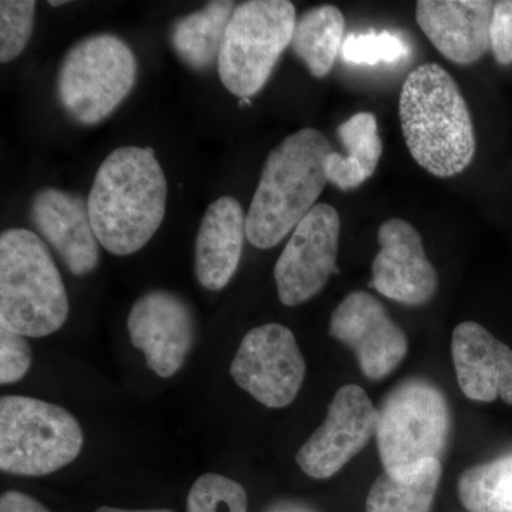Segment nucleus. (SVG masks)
<instances>
[{
  "label": "nucleus",
  "instance_id": "a878e982",
  "mask_svg": "<svg viewBox=\"0 0 512 512\" xmlns=\"http://www.w3.org/2000/svg\"><path fill=\"white\" fill-rule=\"evenodd\" d=\"M35 15L33 0L0 2V62L10 63L22 55L32 36Z\"/></svg>",
  "mask_w": 512,
  "mask_h": 512
},
{
  "label": "nucleus",
  "instance_id": "f257e3e1",
  "mask_svg": "<svg viewBox=\"0 0 512 512\" xmlns=\"http://www.w3.org/2000/svg\"><path fill=\"white\" fill-rule=\"evenodd\" d=\"M87 208L97 241L110 254L127 256L146 247L167 208V180L154 151H111L94 177Z\"/></svg>",
  "mask_w": 512,
  "mask_h": 512
},
{
  "label": "nucleus",
  "instance_id": "c85d7f7f",
  "mask_svg": "<svg viewBox=\"0 0 512 512\" xmlns=\"http://www.w3.org/2000/svg\"><path fill=\"white\" fill-rule=\"evenodd\" d=\"M0 512H50L35 498L20 491H6L0 498Z\"/></svg>",
  "mask_w": 512,
  "mask_h": 512
},
{
  "label": "nucleus",
  "instance_id": "7ed1b4c3",
  "mask_svg": "<svg viewBox=\"0 0 512 512\" xmlns=\"http://www.w3.org/2000/svg\"><path fill=\"white\" fill-rule=\"evenodd\" d=\"M332 151L320 131L302 128L268 154L247 214L252 247H276L313 210L328 183L325 163Z\"/></svg>",
  "mask_w": 512,
  "mask_h": 512
},
{
  "label": "nucleus",
  "instance_id": "412c9836",
  "mask_svg": "<svg viewBox=\"0 0 512 512\" xmlns=\"http://www.w3.org/2000/svg\"><path fill=\"white\" fill-rule=\"evenodd\" d=\"M345 16L332 5L306 10L296 19L292 50L316 79L328 76L345 42Z\"/></svg>",
  "mask_w": 512,
  "mask_h": 512
},
{
  "label": "nucleus",
  "instance_id": "aec40b11",
  "mask_svg": "<svg viewBox=\"0 0 512 512\" xmlns=\"http://www.w3.org/2000/svg\"><path fill=\"white\" fill-rule=\"evenodd\" d=\"M235 8L234 2L217 0L174 23L171 45L191 70L208 72L218 66L222 40Z\"/></svg>",
  "mask_w": 512,
  "mask_h": 512
},
{
  "label": "nucleus",
  "instance_id": "2eb2a0df",
  "mask_svg": "<svg viewBox=\"0 0 512 512\" xmlns=\"http://www.w3.org/2000/svg\"><path fill=\"white\" fill-rule=\"evenodd\" d=\"M30 220L52 245L74 276L89 275L99 266V241L87 202L79 194L47 187L30 202Z\"/></svg>",
  "mask_w": 512,
  "mask_h": 512
},
{
  "label": "nucleus",
  "instance_id": "4468645a",
  "mask_svg": "<svg viewBox=\"0 0 512 512\" xmlns=\"http://www.w3.org/2000/svg\"><path fill=\"white\" fill-rule=\"evenodd\" d=\"M380 251L372 265V285L403 305H424L439 288V275L427 258L423 238L410 222L392 218L377 232Z\"/></svg>",
  "mask_w": 512,
  "mask_h": 512
},
{
  "label": "nucleus",
  "instance_id": "9b49d317",
  "mask_svg": "<svg viewBox=\"0 0 512 512\" xmlns=\"http://www.w3.org/2000/svg\"><path fill=\"white\" fill-rule=\"evenodd\" d=\"M377 424L379 409L365 390L346 384L330 402L325 421L299 448L296 464L316 480L333 477L376 436Z\"/></svg>",
  "mask_w": 512,
  "mask_h": 512
},
{
  "label": "nucleus",
  "instance_id": "2f4dec72",
  "mask_svg": "<svg viewBox=\"0 0 512 512\" xmlns=\"http://www.w3.org/2000/svg\"><path fill=\"white\" fill-rule=\"evenodd\" d=\"M67 2H64V0H60V2H49V5L50 6H55V8H57V6H63V5H66Z\"/></svg>",
  "mask_w": 512,
  "mask_h": 512
},
{
  "label": "nucleus",
  "instance_id": "39448f33",
  "mask_svg": "<svg viewBox=\"0 0 512 512\" xmlns=\"http://www.w3.org/2000/svg\"><path fill=\"white\" fill-rule=\"evenodd\" d=\"M82 426L57 404L28 396L0 400V468L12 476L42 477L82 453Z\"/></svg>",
  "mask_w": 512,
  "mask_h": 512
},
{
  "label": "nucleus",
  "instance_id": "b1692460",
  "mask_svg": "<svg viewBox=\"0 0 512 512\" xmlns=\"http://www.w3.org/2000/svg\"><path fill=\"white\" fill-rule=\"evenodd\" d=\"M187 512H248L247 491L222 474H204L192 484Z\"/></svg>",
  "mask_w": 512,
  "mask_h": 512
},
{
  "label": "nucleus",
  "instance_id": "9d476101",
  "mask_svg": "<svg viewBox=\"0 0 512 512\" xmlns=\"http://www.w3.org/2000/svg\"><path fill=\"white\" fill-rule=\"evenodd\" d=\"M339 237V212L325 202L316 204L293 229L274 271L285 306L308 302L325 288L330 276L338 274Z\"/></svg>",
  "mask_w": 512,
  "mask_h": 512
},
{
  "label": "nucleus",
  "instance_id": "c756f323",
  "mask_svg": "<svg viewBox=\"0 0 512 512\" xmlns=\"http://www.w3.org/2000/svg\"><path fill=\"white\" fill-rule=\"evenodd\" d=\"M264 512H318L315 508L311 507L302 501L284 500L272 504L271 507L266 508Z\"/></svg>",
  "mask_w": 512,
  "mask_h": 512
},
{
  "label": "nucleus",
  "instance_id": "ddd939ff",
  "mask_svg": "<svg viewBox=\"0 0 512 512\" xmlns=\"http://www.w3.org/2000/svg\"><path fill=\"white\" fill-rule=\"evenodd\" d=\"M329 333L356 355L363 375L370 380L389 376L409 350L406 333L379 299L370 293H349L332 313Z\"/></svg>",
  "mask_w": 512,
  "mask_h": 512
},
{
  "label": "nucleus",
  "instance_id": "4be33fe9",
  "mask_svg": "<svg viewBox=\"0 0 512 512\" xmlns=\"http://www.w3.org/2000/svg\"><path fill=\"white\" fill-rule=\"evenodd\" d=\"M440 478V460L423 461L402 476L383 471L370 487L366 512H430Z\"/></svg>",
  "mask_w": 512,
  "mask_h": 512
},
{
  "label": "nucleus",
  "instance_id": "dca6fc26",
  "mask_svg": "<svg viewBox=\"0 0 512 512\" xmlns=\"http://www.w3.org/2000/svg\"><path fill=\"white\" fill-rule=\"evenodd\" d=\"M494 8L488 0H420L416 20L441 55L466 66L491 50Z\"/></svg>",
  "mask_w": 512,
  "mask_h": 512
},
{
  "label": "nucleus",
  "instance_id": "0eeeda50",
  "mask_svg": "<svg viewBox=\"0 0 512 512\" xmlns=\"http://www.w3.org/2000/svg\"><path fill=\"white\" fill-rule=\"evenodd\" d=\"M446 396L433 383L412 379L387 394L376 439L383 471L402 476L423 461L441 460L450 437Z\"/></svg>",
  "mask_w": 512,
  "mask_h": 512
},
{
  "label": "nucleus",
  "instance_id": "a211bd4d",
  "mask_svg": "<svg viewBox=\"0 0 512 512\" xmlns=\"http://www.w3.org/2000/svg\"><path fill=\"white\" fill-rule=\"evenodd\" d=\"M247 217L235 198L221 197L212 202L202 217L195 241V275L208 291L224 289L237 274Z\"/></svg>",
  "mask_w": 512,
  "mask_h": 512
},
{
  "label": "nucleus",
  "instance_id": "7c9ffc66",
  "mask_svg": "<svg viewBox=\"0 0 512 512\" xmlns=\"http://www.w3.org/2000/svg\"><path fill=\"white\" fill-rule=\"evenodd\" d=\"M94 512H175L173 510H165V508H160V510H124V508H114V507H101L99 510Z\"/></svg>",
  "mask_w": 512,
  "mask_h": 512
},
{
  "label": "nucleus",
  "instance_id": "f3484780",
  "mask_svg": "<svg viewBox=\"0 0 512 512\" xmlns=\"http://www.w3.org/2000/svg\"><path fill=\"white\" fill-rule=\"evenodd\" d=\"M458 386L468 399L512 406V350L477 322L460 323L451 339Z\"/></svg>",
  "mask_w": 512,
  "mask_h": 512
},
{
  "label": "nucleus",
  "instance_id": "f03ea898",
  "mask_svg": "<svg viewBox=\"0 0 512 512\" xmlns=\"http://www.w3.org/2000/svg\"><path fill=\"white\" fill-rule=\"evenodd\" d=\"M399 117L406 146L427 173L454 177L473 163V117L456 80L440 64H420L406 77Z\"/></svg>",
  "mask_w": 512,
  "mask_h": 512
},
{
  "label": "nucleus",
  "instance_id": "5701e85b",
  "mask_svg": "<svg viewBox=\"0 0 512 512\" xmlns=\"http://www.w3.org/2000/svg\"><path fill=\"white\" fill-rule=\"evenodd\" d=\"M458 497L470 512H512V454L464 471Z\"/></svg>",
  "mask_w": 512,
  "mask_h": 512
},
{
  "label": "nucleus",
  "instance_id": "6e6552de",
  "mask_svg": "<svg viewBox=\"0 0 512 512\" xmlns=\"http://www.w3.org/2000/svg\"><path fill=\"white\" fill-rule=\"evenodd\" d=\"M296 19L288 0H248L235 8L217 66L229 93L251 99L264 89L292 43Z\"/></svg>",
  "mask_w": 512,
  "mask_h": 512
},
{
  "label": "nucleus",
  "instance_id": "f8f14e48",
  "mask_svg": "<svg viewBox=\"0 0 512 512\" xmlns=\"http://www.w3.org/2000/svg\"><path fill=\"white\" fill-rule=\"evenodd\" d=\"M134 348L146 356V365L168 379L180 372L195 342V316L180 295L170 291L144 293L127 318Z\"/></svg>",
  "mask_w": 512,
  "mask_h": 512
},
{
  "label": "nucleus",
  "instance_id": "bb28decb",
  "mask_svg": "<svg viewBox=\"0 0 512 512\" xmlns=\"http://www.w3.org/2000/svg\"><path fill=\"white\" fill-rule=\"evenodd\" d=\"M32 367V350L25 336L0 328V383H18Z\"/></svg>",
  "mask_w": 512,
  "mask_h": 512
},
{
  "label": "nucleus",
  "instance_id": "cd10ccee",
  "mask_svg": "<svg viewBox=\"0 0 512 512\" xmlns=\"http://www.w3.org/2000/svg\"><path fill=\"white\" fill-rule=\"evenodd\" d=\"M491 52L503 66L512 64V0L495 2L491 22Z\"/></svg>",
  "mask_w": 512,
  "mask_h": 512
},
{
  "label": "nucleus",
  "instance_id": "1a4fd4ad",
  "mask_svg": "<svg viewBox=\"0 0 512 512\" xmlns=\"http://www.w3.org/2000/svg\"><path fill=\"white\" fill-rule=\"evenodd\" d=\"M306 375V363L292 330L266 323L249 330L231 363L242 390L269 409L293 403Z\"/></svg>",
  "mask_w": 512,
  "mask_h": 512
},
{
  "label": "nucleus",
  "instance_id": "423d86ee",
  "mask_svg": "<svg viewBox=\"0 0 512 512\" xmlns=\"http://www.w3.org/2000/svg\"><path fill=\"white\" fill-rule=\"evenodd\" d=\"M137 59L120 37L99 33L80 40L64 56L57 96L67 116L82 126L110 117L133 90Z\"/></svg>",
  "mask_w": 512,
  "mask_h": 512
},
{
  "label": "nucleus",
  "instance_id": "20e7f679",
  "mask_svg": "<svg viewBox=\"0 0 512 512\" xmlns=\"http://www.w3.org/2000/svg\"><path fill=\"white\" fill-rule=\"evenodd\" d=\"M66 286L49 248L35 232L0 235V326L25 338H45L69 318Z\"/></svg>",
  "mask_w": 512,
  "mask_h": 512
},
{
  "label": "nucleus",
  "instance_id": "6ab92c4d",
  "mask_svg": "<svg viewBox=\"0 0 512 512\" xmlns=\"http://www.w3.org/2000/svg\"><path fill=\"white\" fill-rule=\"evenodd\" d=\"M338 136L346 153H332L326 158L325 173L328 183L348 191L360 187L375 174L383 154V143L376 116L360 111L343 121Z\"/></svg>",
  "mask_w": 512,
  "mask_h": 512
},
{
  "label": "nucleus",
  "instance_id": "393cba45",
  "mask_svg": "<svg viewBox=\"0 0 512 512\" xmlns=\"http://www.w3.org/2000/svg\"><path fill=\"white\" fill-rule=\"evenodd\" d=\"M340 53L346 63L376 66L407 59L410 47L402 37L390 32L350 33L343 42Z\"/></svg>",
  "mask_w": 512,
  "mask_h": 512
}]
</instances>
